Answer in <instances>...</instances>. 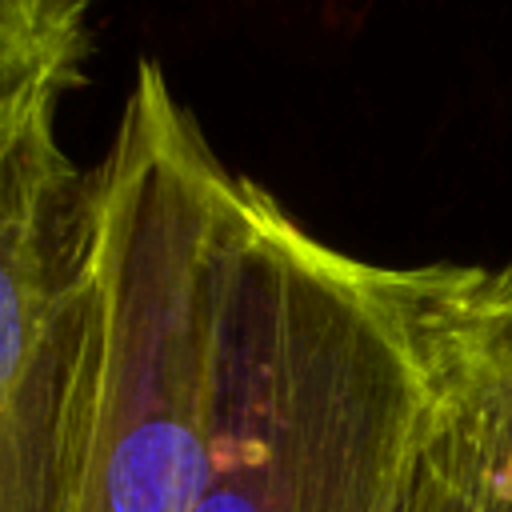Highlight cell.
I'll use <instances>...</instances> for the list:
<instances>
[{
  "instance_id": "6da1fadb",
  "label": "cell",
  "mask_w": 512,
  "mask_h": 512,
  "mask_svg": "<svg viewBox=\"0 0 512 512\" xmlns=\"http://www.w3.org/2000/svg\"><path fill=\"white\" fill-rule=\"evenodd\" d=\"M460 272L340 252L236 176L192 512H396Z\"/></svg>"
},
{
  "instance_id": "7a4b0ae2",
  "label": "cell",
  "mask_w": 512,
  "mask_h": 512,
  "mask_svg": "<svg viewBox=\"0 0 512 512\" xmlns=\"http://www.w3.org/2000/svg\"><path fill=\"white\" fill-rule=\"evenodd\" d=\"M100 168L104 376L72 512H192L216 380L236 176L156 60H140Z\"/></svg>"
},
{
  "instance_id": "3957f363",
  "label": "cell",
  "mask_w": 512,
  "mask_h": 512,
  "mask_svg": "<svg viewBox=\"0 0 512 512\" xmlns=\"http://www.w3.org/2000/svg\"><path fill=\"white\" fill-rule=\"evenodd\" d=\"M60 100H0V512H72L96 432L100 168L64 148Z\"/></svg>"
},
{
  "instance_id": "277c9868",
  "label": "cell",
  "mask_w": 512,
  "mask_h": 512,
  "mask_svg": "<svg viewBox=\"0 0 512 512\" xmlns=\"http://www.w3.org/2000/svg\"><path fill=\"white\" fill-rule=\"evenodd\" d=\"M448 388L488 460L512 476V268H464L444 328Z\"/></svg>"
},
{
  "instance_id": "5b68a950",
  "label": "cell",
  "mask_w": 512,
  "mask_h": 512,
  "mask_svg": "<svg viewBox=\"0 0 512 512\" xmlns=\"http://www.w3.org/2000/svg\"><path fill=\"white\" fill-rule=\"evenodd\" d=\"M396 512H512V476H504L488 460L468 416L460 412L444 372V344H440L436 396L424 432L416 440V456L408 464V480Z\"/></svg>"
},
{
  "instance_id": "8992f818",
  "label": "cell",
  "mask_w": 512,
  "mask_h": 512,
  "mask_svg": "<svg viewBox=\"0 0 512 512\" xmlns=\"http://www.w3.org/2000/svg\"><path fill=\"white\" fill-rule=\"evenodd\" d=\"M92 56L88 8L76 0H0V100L20 88H76Z\"/></svg>"
}]
</instances>
